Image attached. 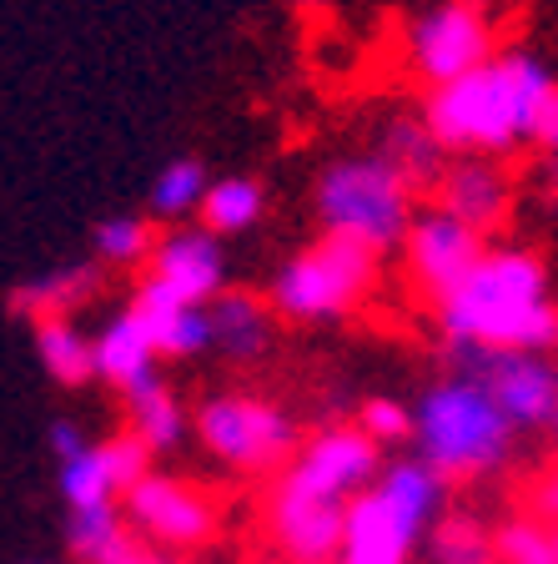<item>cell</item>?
Listing matches in <instances>:
<instances>
[{
	"instance_id": "6da1fadb",
	"label": "cell",
	"mask_w": 558,
	"mask_h": 564,
	"mask_svg": "<svg viewBox=\"0 0 558 564\" xmlns=\"http://www.w3.org/2000/svg\"><path fill=\"white\" fill-rule=\"evenodd\" d=\"M438 323L458 352H544L558 343V307L548 303L544 262L534 252H483L468 282L438 307Z\"/></svg>"
},
{
	"instance_id": "7a4b0ae2",
	"label": "cell",
	"mask_w": 558,
	"mask_h": 564,
	"mask_svg": "<svg viewBox=\"0 0 558 564\" xmlns=\"http://www.w3.org/2000/svg\"><path fill=\"white\" fill-rule=\"evenodd\" d=\"M544 61L493 56L448 86H433L423 106V127L442 152H508L538 121V106L554 91Z\"/></svg>"
},
{
	"instance_id": "3957f363",
	"label": "cell",
	"mask_w": 558,
	"mask_h": 564,
	"mask_svg": "<svg viewBox=\"0 0 558 564\" xmlns=\"http://www.w3.org/2000/svg\"><path fill=\"white\" fill-rule=\"evenodd\" d=\"M442 489L448 484L418 458L378 469V479L348 499L332 564H413L442 509Z\"/></svg>"
},
{
	"instance_id": "277c9868",
	"label": "cell",
	"mask_w": 558,
	"mask_h": 564,
	"mask_svg": "<svg viewBox=\"0 0 558 564\" xmlns=\"http://www.w3.org/2000/svg\"><path fill=\"white\" fill-rule=\"evenodd\" d=\"M418 464H428L442 484H468L493 474L513 448V423L493 409L473 373L442 378L413 409Z\"/></svg>"
},
{
	"instance_id": "5b68a950",
	"label": "cell",
	"mask_w": 558,
	"mask_h": 564,
	"mask_svg": "<svg viewBox=\"0 0 558 564\" xmlns=\"http://www.w3.org/2000/svg\"><path fill=\"white\" fill-rule=\"evenodd\" d=\"M413 197L418 192L378 152L338 156L317 176V223H322V237H348L368 252H387L403 242L413 217H418Z\"/></svg>"
},
{
	"instance_id": "8992f818",
	"label": "cell",
	"mask_w": 558,
	"mask_h": 564,
	"mask_svg": "<svg viewBox=\"0 0 558 564\" xmlns=\"http://www.w3.org/2000/svg\"><path fill=\"white\" fill-rule=\"evenodd\" d=\"M372 282H378V252L348 237H317L277 268L272 307L292 323H338L372 293Z\"/></svg>"
},
{
	"instance_id": "52a82bcc",
	"label": "cell",
	"mask_w": 558,
	"mask_h": 564,
	"mask_svg": "<svg viewBox=\"0 0 558 564\" xmlns=\"http://www.w3.org/2000/svg\"><path fill=\"white\" fill-rule=\"evenodd\" d=\"M192 423H197L201 444L242 474H277L297 454V423L277 403L252 399V393L207 399L192 413Z\"/></svg>"
},
{
	"instance_id": "ba28073f",
	"label": "cell",
	"mask_w": 558,
	"mask_h": 564,
	"mask_svg": "<svg viewBox=\"0 0 558 564\" xmlns=\"http://www.w3.org/2000/svg\"><path fill=\"white\" fill-rule=\"evenodd\" d=\"M121 519L136 540H146L152 550H201L217 534V509L201 489H192L186 479L172 474H146L121 494Z\"/></svg>"
},
{
	"instance_id": "9c48e42d",
	"label": "cell",
	"mask_w": 558,
	"mask_h": 564,
	"mask_svg": "<svg viewBox=\"0 0 558 564\" xmlns=\"http://www.w3.org/2000/svg\"><path fill=\"white\" fill-rule=\"evenodd\" d=\"M407 56L428 86H448L493 61V25L478 11V0H442L413 25Z\"/></svg>"
},
{
	"instance_id": "30bf717a",
	"label": "cell",
	"mask_w": 558,
	"mask_h": 564,
	"mask_svg": "<svg viewBox=\"0 0 558 564\" xmlns=\"http://www.w3.org/2000/svg\"><path fill=\"white\" fill-rule=\"evenodd\" d=\"M342 514H348V505H338V499H327V494L307 489L287 474L272 479L267 529L287 564H332L342 540Z\"/></svg>"
},
{
	"instance_id": "8fae6325",
	"label": "cell",
	"mask_w": 558,
	"mask_h": 564,
	"mask_svg": "<svg viewBox=\"0 0 558 564\" xmlns=\"http://www.w3.org/2000/svg\"><path fill=\"white\" fill-rule=\"evenodd\" d=\"M403 252H407V278H413V288H418L433 307H442L468 282V272L483 262L489 247H483L478 232L458 227L453 217L423 212V217H413V227H407Z\"/></svg>"
},
{
	"instance_id": "7c38bea8",
	"label": "cell",
	"mask_w": 558,
	"mask_h": 564,
	"mask_svg": "<svg viewBox=\"0 0 558 564\" xmlns=\"http://www.w3.org/2000/svg\"><path fill=\"white\" fill-rule=\"evenodd\" d=\"M378 469H383V464H378V448H372L358 429L332 423V429H317L307 444H297V454H292L277 474H287V479L348 505L352 494H362L378 479Z\"/></svg>"
},
{
	"instance_id": "4fadbf2b",
	"label": "cell",
	"mask_w": 558,
	"mask_h": 564,
	"mask_svg": "<svg viewBox=\"0 0 558 564\" xmlns=\"http://www.w3.org/2000/svg\"><path fill=\"white\" fill-rule=\"evenodd\" d=\"M146 474H152V454H146L131 434L86 444L81 454H70V458H61L56 464L61 499H66L70 514L121 505V494H127L136 479H146Z\"/></svg>"
},
{
	"instance_id": "5bb4252c",
	"label": "cell",
	"mask_w": 558,
	"mask_h": 564,
	"mask_svg": "<svg viewBox=\"0 0 558 564\" xmlns=\"http://www.w3.org/2000/svg\"><path fill=\"white\" fill-rule=\"evenodd\" d=\"M478 388L493 399V409L513 423V429H534L548 423L558 409V368L538 352H489L473 358Z\"/></svg>"
},
{
	"instance_id": "9a60e30c",
	"label": "cell",
	"mask_w": 558,
	"mask_h": 564,
	"mask_svg": "<svg viewBox=\"0 0 558 564\" xmlns=\"http://www.w3.org/2000/svg\"><path fill=\"white\" fill-rule=\"evenodd\" d=\"M221 278H227L221 242L201 227H176V232L156 237V247L146 252V282L192 307H207L221 293Z\"/></svg>"
},
{
	"instance_id": "2e32d148",
	"label": "cell",
	"mask_w": 558,
	"mask_h": 564,
	"mask_svg": "<svg viewBox=\"0 0 558 564\" xmlns=\"http://www.w3.org/2000/svg\"><path fill=\"white\" fill-rule=\"evenodd\" d=\"M433 197H438L433 212H442V217H453L458 227L483 237V232H493V227L503 223V212H508V182H503V172L493 162L463 156V162L442 166Z\"/></svg>"
},
{
	"instance_id": "e0dca14e",
	"label": "cell",
	"mask_w": 558,
	"mask_h": 564,
	"mask_svg": "<svg viewBox=\"0 0 558 564\" xmlns=\"http://www.w3.org/2000/svg\"><path fill=\"white\" fill-rule=\"evenodd\" d=\"M127 313L136 317L141 333L152 338L156 358H197L201 348H211L207 307L182 303V297L162 293V288H152V282H141Z\"/></svg>"
},
{
	"instance_id": "ac0fdd59",
	"label": "cell",
	"mask_w": 558,
	"mask_h": 564,
	"mask_svg": "<svg viewBox=\"0 0 558 564\" xmlns=\"http://www.w3.org/2000/svg\"><path fill=\"white\" fill-rule=\"evenodd\" d=\"M91 373L101 378V383H111L117 393H136V388H146L152 378H162L156 373L152 338L141 333V323L131 313L111 317L91 338Z\"/></svg>"
},
{
	"instance_id": "d6986e66",
	"label": "cell",
	"mask_w": 558,
	"mask_h": 564,
	"mask_svg": "<svg viewBox=\"0 0 558 564\" xmlns=\"http://www.w3.org/2000/svg\"><path fill=\"white\" fill-rule=\"evenodd\" d=\"M96 278L101 272L91 262H70V268H56L46 278H25L11 288V313L25 317V323H51V317H70L76 307H86V297L96 293Z\"/></svg>"
},
{
	"instance_id": "ffe728a7",
	"label": "cell",
	"mask_w": 558,
	"mask_h": 564,
	"mask_svg": "<svg viewBox=\"0 0 558 564\" xmlns=\"http://www.w3.org/2000/svg\"><path fill=\"white\" fill-rule=\"evenodd\" d=\"M207 323H211V348H221L227 358H256L267 348V303L252 293H217L207 303Z\"/></svg>"
},
{
	"instance_id": "44dd1931",
	"label": "cell",
	"mask_w": 558,
	"mask_h": 564,
	"mask_svg": "<svg viewBox=\"0 0 558 564\" xmlns=\"http://www.w3.org/2000/svg\"><path fill=\"white\" fill-rule=\"evenodd\" d=\"M127 434L136 438L146 454H166V448H176L186 438V409H182V399H176L172 388L162 383V378H152L146 388H136V393H127Z\"/></svg>"
},
{
	"instance_id": "7402d4cb",
	"label": "cell",
	"mask_w": 558,
	"mask_h": 564,
	"mask_svg": "<svg viewBox=\"0 0 558 564\" xmlns=\"http://www.w3.org/2000/svg\"><path fill=\"white\" fill-rule=\"evenodd\" d=\"M378 156H383L413 192H433L438 187V176H442V166H448V152L433 141V131L423 127V121H407V117L383 131V152Z\"/></svg>"
},
{
	"instance_id": "603a6c76",
	"label": "cell",
	"mask_w": 558,
	"mask_h": 564,
	"mask_svg": "<svg viewBox=\"0 0 558 564\" xmlns=\"http://www.w3.org/2000/svg\"><path fill=\"white\" fill-rule=\"evenodd\" d=\"M35 358L46 368V378H56L61 388H86L91 383V338H86L70 317H51V323H31Z\"/></svg>"
},
{
	"instance_id": "cb8c5ba5",
	"label": "cell",
	"mask_w": 558,
	"mask_h": 564,
	"mask_svg": "<svg viewBox=\"0 0 558 564\" xmlns=\"http://www.w3.org/2000/svg\"><path fill=\"white\" fill-rule=\"evenodd\" d=\"M262 207H267L262 182H252V176H221V182L207 187L197 217H201V232L207 237H232V232H247V227L262 217Z\"/></svg>"
},
{
	"instance_id": "d4e9b609",
	"label": "cell",
	"mask_w": 558,
	"mask_h": 564,
	"mask_svg": "<svg viewBox=\"0 0 558 564\" xmlns=\"http://www.w3.org/2000/svg\"><path fill=\"white\" fill-rule=\"evenodd\" d=\"M66 544H70V554L86 564H117L121 554H131L141 540L127 529L121 505H106V509H81V514H70Z\"/></svg>"
},
{
	"instance_id": "484cf974",
	"label": "cell",
	"mask_w": 558,
	"mask_h": 564,
	"mask_svg": "<svg viewBox=\"0 0 558 564\" xmlns=\"http://www.w3.org/2000/svg\"><path fill=\"white\" fill-rule=\"evenodd\" d=\"M428 554L433 564H493V529L473 514L433 519Z\"/></svg>"
},
{
	"instance_id": "4316f807",
	"label": "cell",
	"mask_w": 558,
	"mask_h": 564,
	"mask_svg": "<svg viewBox=\"0 0 558 564\" xmlns=\"http://www.w3.org/2000/svg\"><path fill=\"white\" fill-rule=\"evenodd\" d=\"M207 187H211L207 166H201L197 156H176V162H166L152 182V212L156 217H186V212L201 207Z\"/></svg>"
},
{
	"instance_id": "83f0119b",
	"label": "cell",
	"mask_w": 558,
	"mask_h": 564,
	"mask_svg": "<svg viewBox=\"0 0 558 564\" xmlns=\"http://www.w3.org/2000/svg\"><path fill=\"white\" fill-rule=\"evenodd\" d=\"M96 258L111 262V268H127V262H146V252L156 247V232L146 217H131V212H117V217H101L91 232Z\"/></svg>"
},
{
	"instance_id": "f1b7e54d",
	"label": "cell",
	"mask_w": 558,
	"mask_h": 564,
	"mask_svg": "<svg viewBox=\"0 0 558 564\" xmlns=\"http://www.w3.org/2000/svg\"><path fill=\"white\" fill-rule=\"evenodd\" d=\"M493 564H558L554 560V529L534 524V519H508L493 529Z\"/></svg>"
},
{
	"instance_id": "f546056e",
	"label": "cell",
	"mask_w": 558,
	"mask_h": 564,
	"mask_svg": "<svg viewBox=\"0 0 558 564\" xmlns=\"http://www.w3.org/2000/svg\"><path fill=\"white\" fill-rule=\"evenodd\" d=\"M352 429H358L372 448L403 444V438H413V409H407L403 399H368Z\"/></svg>"
},
{
	"instance_id": "4dcf8cb0",
	"label": "cell",
	"mask_w": 558,
	"mask_h": 564,
	"mask_svg": "<svg viewBox=\"0 0 558 564\" xmlns=\"http://www.w3.org/2000/svg\"><path fill=\"white\" fill-rule=\"evenodd\" d=\"M524 519H534V524H544V529H558V464H548L538 479H528Z\"/></svg>"
},
{
	"instance_id": "1f68e13d",
	"label": "cell",
	"mask_w": 558,
	"mask_h": 564,
	"mask_svg": "<svg viewBox=\"0 0 558 564\" xmlns=\"http://www.w3.org/2000/svg\"><path fill=\"white\" fill-rule=\"evenodd\" d=\"M528 141H538L544 152H558V86L548 91V101L538 106V121H534V131H528Z\"/></svg>"
},
{
	"instance_id": "d6a6232c",
	"label": "cell",
	"mask_w": 558,
	"mask_h": 564,
	"mask_svg": "<svg viewBox=\"0 0 558 564\" xmlns=\"http://www.w3.org/2000/svg\"><path fill=\"white\" fill-rule=\"evenodd\" d=\"M81 448H86V434L76 429V423H70V419L51 423V454H56V464H61V458H70V454H81Z\"/></svg>"
},
{
	"instance_id": "836d02e7",
	"label": "cell",
	"mask_w": 558,
	"mask_h": 564,
	"mask_svg": "<svg viewBox=\"0 0 558 564\" xmlns=\"http://www.w3.org/2000/svg\"><path fill=\"white\" fill-rule=\"evenodd\" d=\"M117 564H176V560H166L162 550H146V544H136V550H131V554H121Z\"/></svg>"
},
{
	"instance_id": "e575fe53",
	"label": "cell",
	"mask_w": 558,
	"mask_h": 564,
	"mask_svg": "<svg viewBox=\"0 0 558 564\" xmlns=\"http://www.w3.org/2000/svg\"><path fill=\"white\" fill-rule=\"evenodd\" d=\"M287 6H297V11H327L332 0H287Z\"/></svg>"
},
{
	"instance_id": "d590c367",
	"label": "cell",
	"mask_w": 558,
	"mask_h": 564,
	"mask_svg": "<svg viewBox=\"0 0 558 564\" xmlns=\"http://www.w3.org/2000/svg\"><path fill=\"white\" fill-rule=\"evenodd\" d=\"M548 429H554V438H558V409H554V419H548Z\"/></svg>"
},
{
	"instance_id": "8d00e7d4",
	"label": "cell",
	"mask_w": 558,
	"mask_h": 564,
	"mask_svg": "<svg viewBox=\"0 0 558 564\" xmlns=\"http://www.w3.org/2000/svg\"><path fill=\"white\" fill-rule=\"evenodd\" d=\"M554 560H558V529H554Z\"/></svg>"
},
{
	"instance_id": "74e56055",
	"label": "cell",
	"mask_w": 558,
	"mask_h": 564,
	"mask_svg": "<svg viewBox=\"0 0 558 564\" xmlns=\"http://www.w3.org/2000/svg\"><path fill=\"white\" fill-rule=\"evenodd\" d=\"M25 564H35V560H25Z\"/></svg>"
}]
</instances>
